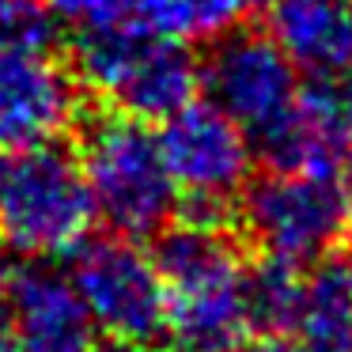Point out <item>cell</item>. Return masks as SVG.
I'll use <instances>...</instances> for the list:
<instances>
[{"instance_id": "1", "label": "cell", "mask_w": 352, "mask_h": 352, "mask_svg": "<svg viewBox=\"0 0 352 352\" xmlns=\"http://www.w3.org/2000/svg\"><path fill=\"white\" fill-rule=\"evenodd\" d=\"M152 261L167 288V333L175 352H239L250 337L243 258L220 223L170 220L155 235Z\"/></svg>"}, {"instance_id": "2", "label": "cell", "mask_w": 352, "mask_h": 352, "mask_svg": "<svg viewBox=\"0 0 352 352\" xmlns=\"http://www.w3.org/2000/svg\"><path fill=\"white\" fill-rule=\"evenodd\" d=\"M95 223L80 155L54 140L0 148V243L19 258H61Z\"/></svg>"}, {"instance_id": "3", "label": "cell", "mask_w": 352, "mask_h": 352, "mask_svg": "<svg viewBox=\"0 0 352 352\" xmlns=\"http://www.w3.org/2000/svg\"><path fill=\"white\" fill-rule=\"evenodd\" d=\"M80 170L95 220L107 223L110 235L148 239L175 220L182 197L148 122L125 114L95 118L84 129Z\"/></svg>"}, {"instance_id": "4", "label": "cell", "mask_w": 352, "mask_h": 352, "mask_svg": "<svg viewBox=\"0 0 352 352\" xmlns=\"http://www.w3.org/2000/svg\"><path fill=\"white\" fill-rule=\"evenodd\" d=\"M72 76L84 80L118 114L163 122L201 91V65L175 34L91 27L76 34Z\"/></svg>"}, {"instance_id": "5", "label": "cell", "mask_w": 352, "mask_h": 352, "mask_svg": "<svg viewBox=\"0 0 352 352\" xmlns=\"http://www.w3.org/2000/svg\"><path fill=\"white\" fill-rule=\"evenodd\" d=\"M239 220L265 258L311 265L352 235V178L318 170H273L246 182Z\"/></svg>"}, {"instance_id": "6", "label": "cell", "mask_w": 352, "mask_h": 352, "mask_svg": "<svg viewBox=\"0 0 352 352\" xmlns=\"http://www.w3.org/2000/svg\"><path fill=\"white\" fill-rule=\"evenodd\" d=\"M160 152L178 186V212L197 223L228 220L231 201L243 193L254 170L250 137L212 102L190 99L182 110L160 122Z\"/></svg>"}, {"instance_id": "7", "label": "cell", "mask_w": 352, "mask_h": 352, "mask_svg": "<svg viewBox=\"0 0 352 352\" xmlns=\"http://www.w3.org/2000/svg\"><path fill=\"white\" fill-rule=\"evenodd\" d=\"M72 254V288L99 333L125 344H152L167 333V288L137 239H84Z\"/></svg>"}, {"instance_id": "8", "label": "cell", "mask_w": 352, "mask_h": 352, "mask_svg": "<svg viewBox=\"0 0 352 352\" xmlns=\"http://www.w3.org/2000/svg\"><path fill=\"white\" fill-rule=\"evenodd\" d=\"M201 87L208 91V102L250 137L254 148V140L280 125V118L296 107L303 80L273 34L235 23L201 61Z\"/></svg>"}, {"instance_id": "9", "label": "cell", "mask_w": 352, "mask_h": 352, "mask_svg": "<svg viewBox=\"0 0 352 352\" xmlns=\"http://www.w3.org/2000/svg\"><path fill=\"white\" fill-rule=\"evenodd\" d=\"M4 333L12 352H95V322L65 269L23 258L4 276Z\"/></svg>"}, {"instance_id": "10", "label": "cell", "mask_w": 352, "mask_h": 352, "mask_svg": "<svg viewBox=\"0 0 352 352\" xmlns=\"http://www.w3.org/2000/svg\"><path fill=\"white\" fill-rule=\"evenodd\" d=\"M76 122V76L54 50L0 42V148L54 140Z\"/></svg>"}, {"instance_id": "11", "label": "cell", "mask_w": 352, "mask_h": 352, "mask_svg": "<svg viewBox=\"0 0 352 352\" xmlns=\"http://www.w3.org/2000/svg\"><path fill=\"white\" fill-rule=\"evenodd\" d=\"M254 152L273 170H318V175H344L349 170V140L341 133L333 87H303L296 107L280 118V125L254 140Z\"/></svg>"}, {"instance_id": "12", "label": "cell", "mask_w": 352, "mask_h": 352, "mask_svg": "<svg viewBox=\"0 0 352 352\" xmlns=\"http://www.w3.org/2000/svg\"><path fill=\"white\" fill-rule=\"evenodd\" d=\"M269 34L314 80L352 72V0H276Z\"/></svg>"}, {"instance_id": "13", "label": "cell", "mask_w": 352, "mask_h": 352, "mask_svg": "<svg viewBox=\"0 0 352 352\" xmlns=\"http://www.w3.org/2000/svg\"><path fill=\"white\" fill-rule=\"evenodd\" d=\"M292 329L307 352H352V258L337 250L311 261Z\"/></svg>"}, {"instance_id": "14", "label": "cell", "mask_w": 352, "mask_h": 352, "mask_svg": "<svg viewBox=\"0 0 352 352\" xmlns=\"http://www.w3.org/2000/svg\"><path fill=\"white\" fill-rule=\"evenodd\" d=\"M57 23L76 31L91 27H133L152 34H197V8L193 0H46Z\"/></svg>"}, {"instance_id": "15", "label": "cell", "mask_w": 352, "mask_h": 352, "mask_svg": "<svg viewBox=\"0 0 352 352\" xmlns=\"http://www.w3.org/2000/svg\"><path fill=\"white\" fill-rule=\"evenodd\" d=\"M299 265L276 261L261 254L258 265L243 269V296H246V314L250 326L261 333H292L299 307Z\"/></svg>"}, {"instance_id": "16", "label": "cell", "mask_w": 352, "mask_h": 352, "mask_svg": "<svg viewBox=\"0 0 352 352\" xmlns=\"http://www.w3.org/2000/svg\"><path fill=\"white\" fill-rule=\"evenodd\" d=\"M265 0H193L197 8V31H228L258 12Z\"/></svg>"}, {"instance_id": "17", "label": "cell", "mask_w": 352, "mask_h": 352, "mask_svg": "<svg viewBox=\"0 0 352 352\" xmlns=\"http://www.w3.org/2000/svg\"><path fill=\"white\" fill-rule=\"evenodd\" d=\"M239 352H307V344L292 333H261L254 341H243Z\"/></svg>"}, {"instance_id": "18", "label": "cell", "mask_w": 352, "mask_h": 352, "mask_svg": "<svg viewBox=\"0 0 352 352\" xmlns=\"http://www.w3.org/2000/svg\"><path fill=\"white\" fill-rule=\"evenodd\" d=\"M333 99H337V114H341V133L352 152V72H344L341 87H333Z\"/></svg>"}, {"instance_id": "19", "label": "cell", "mask_w": 352, "mask_h": 352, "mask_svg": "<svg viewBox=\"0 0 352 352\" xmlns=\"http://www.w3.org/2000/svg\"><path fill=\"white\" fill-rule=\"evenodd\" d=\"M95 352H152V344H125V341H110Z\"/></svg>"}, {"instance_id": "20", "label": "cell", "mask_w": 352, "mask_h": 352, "mask_svg": "<svg viewBox=\"0 0 352 352\" xmlns=\"http://www.w3.org/2000/svg\"><path fill=\"white\" fill-rule=\"evenodd\" d=\"M0 337H4V296H0Z\"/></svg>"}, {"instance_id": "21", "label": "cell", "mask_w": 352, "mask_h": 352, "mask_svg": "<svg viewBox=\"0 0 352 352\" xmlns=\"http://www.w3.org/2000/svg\"><path fill=\"white\" fill-rule=\"evenodd\" d=\"M0 352H12V349H0Z\"/></svg>"}]
</instances>
